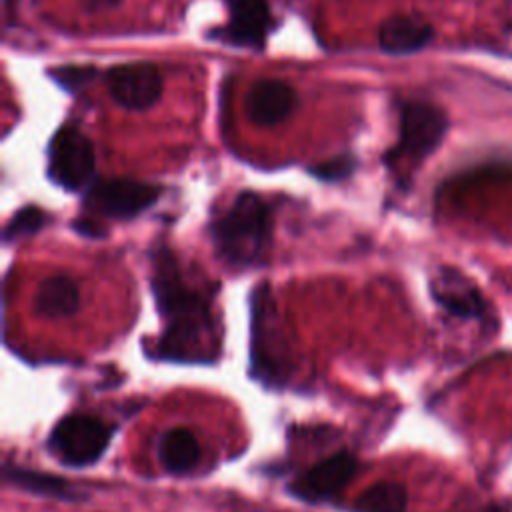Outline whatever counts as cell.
Here are the masks:
<instances>
[{
  "label": "cell",
  "mask_w": 512,
  "mask_h": 512,
  "mask_svg": "<svg viewBox=\"0 0 512 512\" xmlns=\"http://www.w3.org/2000/svg\"><path fill=\"white\" fill-rule=\"evenodd\" d=\"M150 286L162 320L156 356L168 362H214L220 354L214 296L188 280L168 248L152 252Z\"/></svg>",
  "instance_id": "6da1fadb"
},
{
  "label": "cell",
  "mask_w": 512,
  "mask_h": 512,
  "mask_svg": "<svg viewBox=\"0 0 512 512\" xmlns=\"http://www.w3.org/2000/svg\"><path fill=\"white\" fill-rule=\"evenodd\" d=\"M210 238L224 264L234 268L258 266L272 242L270 206L256 192H240L210 224Z\"/></svg>",
  "instance_id": "7a4b0ae2"
},
{
  "label": "cell",
  "mask_w": 512,
  "mask_h": 512,
  "mask_svg": "<svg viewBox=\"0 0 512 512\" xmlns=\"http://www.w3.org/2000/svg\"><path fill=\"white\" fill-rule=\"evenodd\" d=\"M114 426L92 414L60 418L46 438V448L64 466L84 468L96 464L110 446Z\"/></svg>",
  "instance_id": "3957f363"
},
{
  "label": "cell",
  "mask_w": 512,
  "mask_h": 512,
  "mask_svg": "<svg viewBox=\"0 0 512 512\" xmlns=\"http://www.w3.org/2000/svg\"><path fill=\"white\" fill-rule=\"evenodd\" d=\"M48 178L68 190H88L96 180V154L90 138L76 126H60L48 144Z\"/></svg>",
  "instance_id": "277c9868"
},
{
  "label": "cell",
  "mask_w": 512,
  "mask_h": 512,
  "mask_svg": "<svg viewBox=\"0 0 512 512\" xmlns=\"http://www.w3.org/2000/svg\"><path fill=\"white\" fill-rule=\"evenodd\" d=\"M162 194V188L150 182L112 178L96 180L82 200V216L98 222L102 218L132 220L148 210Z\"/></svg>",
  "instance_id": "5b68a950"
},
{
  "label": "cell",
  "mask_w": 512,
  "mask_h": 512,
  "mask_svg": "<svg viewBox=\"0 0 512 512\" xmlns=\"http://www.w3.org/2000/svg\"><path fill=\"white\" fill-rule=\"evenodd\" d=\"M264 286L252 298V364L258 378L268 384L284 380L288 368V344L272 310L270 294H262Z\"/></svg>",
  "instance_id": "8992f818"
},
{
  "label": "cell",
  "mask_w": 512,
  "mask_h": 512,
  "mask_svg": "<svg viewBox=\"0 0 512 512\" xmlns=\"http://www.w3.org/2000/svg\"><path fill=\"white\" fill-rule=\"evenodd\" d=\"M448 128L446 114L428 102H408L400 112V140L398 146L386 156L388 164L394 162H420L432 154Z\"/></svg>",
  "instance_id": "52a82bcc"
},
{
  "label": "cell",
  "mask_w": 512,
  "mask_h": 512,
  "mask_svg": "<svg viewBox=\"0 0 512 512\" xmlns=\"http://www.w3.org/2000/svg\"><path fill=\"white\" fill-rule=\"evenodd\" d=\"M358 460L348 450H338L332 456L316 462L304 474H300L288 492L306 504H326L342 496L346 486L358 474Z\"/></svg>",
  "instance_id": "ba28073f"
},
{
  "label": "cell",
  "mask_w": 512,
  "mask_h": 512,
  "mask_svg": "<svg viewBox=\"0 0 512 512\" xmlns=\"http://www.w3.org/2000/svg\"><path fill=\"white\" fill-rule=\"evenodd\" d=\"M110 96L126 110H148L162 96V74L152 62L116 64L104 74Z\"/></svg>",
  "instance_id": "9c48e42d"
},
{
  "label": "cell",
  "mask_w": 512,
  "mask_h": 512,
  "mask_svg": "<svg viewBox=\"0 0 512 512\" xmlns=\"http://www.w3.org/2000/svg\"><path fill=\"white\" fill-rule=\"evenodd\" d=\"M230 18L210 36L238 48L260 50L272 28V12L266 0H230Z\"/></svg>",
  "instance_id": "30bf717a"
},
{
  "label": "cell",
  "mask_w": 512,
  "mask_h": 512,
  "mask_svg": "<svg viewBox=\"0 0 512 512\" xmlns=\"http://www.w3.org/2000/svg\"><path fill=\"white\" fill-rule=\"evenodd\" d=\"M2 482L32 496L56 502H84L88 498V494L82 488H78L76 484L62 476L20 466L10 460H4L2 464Z\"/></svg>",
  "instance_id": "8fae6325"
},
{
  "label": "cell",
  "mask_w": 512,
  "mask_h": 512,
  "mask_svg": "<svg viewBox=\"0 0 512 512\" xmlns=\"http://www.w3.org/2000/svg\"><path fill=\"white\" fill-rule=\"evenodd\" d=\"M298 98L290 84L276 78L254 82L246 94V114L256 126H276L296 108Z\"/></svg>",
  "instance_id": "7c38bea8"
},
{
  "label": "cell",
  "mask_w": 512,
  "mask_h": 512,
  "mask_svg": "<svg viewBox=\"0 0 512 512\" xmlns=\"http://www.w3.org/2000/svg\"><path fill=\"white\" fill-rule=\"evenodd\" d=\"M432 36V26L418 16H390L380 24L378 44L386 54L406 56L422 50Z\"/></svg>",
  "instance_id": "4fadbf2b"
},
{
  "label": "cell",
  "mask_w": 512,
  "mask_h": 512,
  "mask_svg": "<svg viewBox=\"0 0 512 512\" xmlns=\"http://www.w3.org/2000/svg\"><path fill=\"white\" fill-rule=\"evenodd\" d=\"M202 456V448L192 430L184 426L168 428L158 442V460L168 474L192 472Z\"/></svg>",
  "instance_id": "5bb4252c"
},
{
  "label": "cell",
  "mask_w": 512,
  "mask_h": 512,
  "mask_svg": "<svg viewBox=\"0 0 512 512\" xmlns=\"http://www.w3.org/2000/svg\"><path fill=\"white\" fill-rule=\"evenodd\" d=\"M80 308V290L78 284L64 276V274H54L46 280L36 290L34 296V312L42 318H68L76 314Z\"/></svg>",
  "instance_id": "9a60e30c"
},
{
  "label": "cell",
  "mask_w": 512,
  "mask_h": 512,
  "mask_svg": "<svg viewBox=\"0 0 512 512\" xmlns=\"http://www.w3.org/2000/svg\"><path fill=\"white\" fill-rule=\"evenodd\" d=\"M408 492L404 484L382 480L358 494L352 512H406Z\"/></svg>",
  "instance_id": "2e32d148"
},
{
  "label": "cell",
  "mask_w": 512,
  "mask_h": 512,
  "mask_svg": "<svg viewBox=\"0 0 512 512\" xmlns=\"http://www.w3.org/2000/svg\"><path fill=\"white\" fill-rule=\"evenodd\" d=\"M432 292L442 308L460 318L478 316L484 308L480 294L472 286H466L464 280L454 282L450 278H442L440 286H434Z\"/></svg>",
  "instance_id": "e0dca14e"
},
{
  "label": "cell",
  "mask_w": 512,
  "mask_h": 512,
  "mask_svg": "<svg viewBox=\"0 0 512 512\" xmlns=\"http://www.w3.org/2000/svg\"><path fill=\"white\" fill-rule=\"evenodd\" d=\"M48 222V214L38 208V206H22L18 212L12 214V218L8 220V224L4 226V232H2V238L6 244L10 242H16L20 238H26V236H32L36 234L38 230L44 228V224Z\"/></svg>",
  "instance_id": "ac0fdd59"
},
{
  "label": "cell",
  "mask_w": 512,
  "mask_h": 512,
  "mask_svg": "<svg viewBox=\"0 0 512 512\" xmlns=\"http://www.w3.org/2000/svg\"><path fill=\"white\" fill-rule=\"evenodd\" d=\"M98 74V70L94 66H86V64H66V66H56L48 70V76L64 90L68 92H76L80 88H84L88 82L94 80V76Z\"/></svg>",
  "instance_id": "d6986e66"
},
{
  "label": "cell",
  "mask_w": 512,
  "mask_h": 512,
  "mask_svg": "<svg viewBox=\"0 0 512 512\" xmlns=\"http://www.w3.org/2000/svg\"><path fill=\"white\" fill-rule=\"evenodd\" d=\"M354 166H356V162L352 156H336L326 162H320L318 166H312L310 172L320 180L336 182V180L348 178L354 172Z\"/></svg>",
  "instance_id": "ffe728a7"
},
{
  "label": "cell",
  "mask_w": 512,
  "mask_h": 512,
  "mask_svg": "<svg viewBox=\"0 0 512 512\" xmlns=\"http://www.w3.org/2000/svg\"><path fill=\"white\" fill-rule=\"evenodd\" d=\"M120 0H88V8L90 10H100V8H110L114 4H118Z\"/></svg>",
  "instance_id": "44dd1931"
}]
</instances>
